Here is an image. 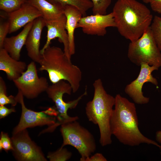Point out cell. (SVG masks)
Instances as JSON below:
<instances>
[{
	"instance_id": "6da1fadb",
	"label": "cell",
	"mask_w": 161,
	"mask_h": 161,
	"mask_svg": "<svg viewBox=\"0 0 161 161\" xmlns=\"http://www.w3.org/2000/svg\"><path fill=\"white\" fill-rule=\"evenodd\" d=\"M115 97L114 108L110 123L112 135L125 145L133 146L146 143L159 148L160 145L157 142L145 137L140 131L134 103L119 94Z\"/></svg>"
},
{
	"instance_id": "7a4b0ae2",
	"label": "cell",
	"mask_w": 161,
	"mask_h": 161,
	"mask_svg": "<svg viewBox=\"0 0 161 161\" xmlns=\"http://www.w3.org/2000/svg\"><path fill=\"white\" fill-rule=\"evenodd\" d=\"M112 13L115 27L121 35L130 42L143 34L153 18L149 9L136 0H117Z\"/></svg>"
},
{
	"instance_id": "3957f363",
	"label": "cell",
	"mask_w": 161,
	"mask_h": 161,
	"mask_svg": "<svg viewBox=\"0 0 161 161\" xmlns=\"http://www.w3.org/2000/svg\"><path fill=\"white\" fill-rule=\"evenodd\" d=\"M38 64L40 71H46L52 83L61 80L67 81L74 93L79 89L82 79L80 68L73 64L60 48L49 46L41 53Z\"/></svg>"
},
{
	"instance_id": "277c9868",
	"label": "cell",
	"mask_w": 161,
	"mask_h": 161,
	"mask_svg": "<svg viewBox=\"0 0 161 161\" xmlns=\"http://www.w3.org/2000/svg\"><path fill=\"white\" fill-rule=\"evenodd\" d=\"M93 99L86 104L85 112L89 121L98 126L101 145L104 146L112 143L110 126L111 119L115 103V97L107 93L102 80H95L93 84Z\"/></svg>"
},
{
	"instance_id": "5b68a950",
	"label": "cell",
	"mask_w": 161,
	"mask_h": 161,
	"mask_svg": "<svg viewBox=\"0 0 161 161\" xmlns=\"http://www.w3.org/2000/svg\"><path fill=\"white\" fill-rule=\"evenodd\" d=\"M127 56L131 62L138 66L145 63L158 68L161 66V52L150 26L139 38L130 42Z\"/></svg>"
},
{
	"instance_id": "8992f818",
	"label": "cell",
	"mask_w": 161,
	"mask_h": 161,
	"mask_svg": "<svg viewBox=\"0 0 161 161\" xmlns=\"http://www.w3.org/2000/svg\"><path fill=\"white\" fill-rule=\"evenodd\" d=\"M61 125L60 131L63 138L61 147L69 145L75 148L81 155L80 161H85L96 150L95 138L87 129L77 120Z\"/></svg>"
},
{
	"instance_id": "52a82bcc",
	"label": "cell",
	"mask_w": 161,
	"mask_h": 161,
	"mask_svg": "<svg viewBox=\"0 0 161 161\" xmlns=\"http://www.w3.org/2000/svg\"><path fill=\"white\" fill-rule=\"evenodd\" d=\"M49 98L55 103L58 113L57 122L58 126L77 120V116L70 117L67 114L69 109H74L78 105L82 97L87 94L86 87L84 93L77 99L68 102H65L63 99L64 94L70 95L72 92V87L70 84L64 80H60L49 85L46 92Z\"/></svg>"
},
{
	"instance_id": "ba28073f",
	"label": "cell",
	"mask_w": 161,
	"mask_h": 161,
	"mask_svg": "<svg viewBox=\"0 0 161 161\" xmlns=\"http://www.w3.org/2000/svg\"><path fill=\"white\" fill-rule=\"evenodd\" d=\"M24 96L19 90L16 96L18 102L21 106L22 112L20 120L18 125L13 130V134L28 128L38 126L47 125L50 126L47 129L51 131L56 127L55 119L52 116L57 114L56 110L49 108L45 111L36 112L27 109L25 106L24 100Z\"/></svg>"
},
{
	"instance_id": "9c48e42d",
	"label": "cell",
	"mask_w": 161,
	"mask_h": 161,
	"mask_svg": "<svg viewBox=\"0 0 161 161\" xmlns=\"http://www.w3.org/2000/svg\"><path fill=\"white\" fill-rule=\"evenodd\" d=\"M35 63L31 61L21 75L13 81L24 96L29 99L35 98L46 92L49 86L46 78L38 77Z\"/></svg>"
},
{
	"instance_id": "30bf717a",
	"label": "cell",
	"mask_w": 161,
	"mask_h": 161,
	"mask_svg": "<svg viewBox=\"0 0 161 161\" xmlns=\"http://www.w3.org/2000/svg\"><path fill=\"white\" fill-rule=\"evenodd\" d=\"M13 155L18 161H46L40 148L32 140L27 129L13 134Z\"/></svg>"
},
{
	"instance_id": "8fae6325",
	"label": "cell",
	"mask_w": 161,
	"mask_h": 161,
	"mask_svg": "<svg viewBox=\"0 0 161 161\" xmlns=\"http://www.w3.org/2000/svg\"><path fill=\"white\" fill-rule=\"evenodd\" d=\"M140 66V70L138 77L126 86L125 92L135 103L143 104L148 103L149 98L143 95L142 91L143 85L147 82H150L156 86L158 85L157 80L153 76L152 73L159 68L145 63L142 64Z\"/></svg>"
},
{
	"instance_id": "7c38bea8",
	"label": "cell",
	"mask_w": 161,
	"mask_h": 161,
	"mask_svg": "<svg viewBox=\"0 0 161 161\" xmlns=\"http://www.w3.org/2000/svg\"><path fill=\"white\" fill-rule=\"evenodd\" d=\"M116 27L112 12L108 14H97L82 16L79 21L77 28H80L83 32L88 35L104 36L106 32V28Z\"/></svg>"
},
{
	"instance_id": "4fadbf2b",
	"label": "cell",
	"mask_w": 161,
	"mask_h": 161,
	"mask_svg": "<svg viewBox=\"0 0 161 161\" xmlns=\"http://www.w3.org/2000/svg\"><path fill=\"white\" fill-rule=\"evenodd\" d=\"M46 27L47 29V40L42 48L40 50L41 53L50 45L51 41L58 38L60 42L64 45V51L67 57L71 60L69 53L68 35L66 30V18L64 14L54 19L45 20Z\"/></svg>"
},
{
	"instance_id": "5bb4252c",
	"label": "cell",
	"mask_w": 161,
	"mask_h": 161,
	"mask_svg": "<svg viewBox=\"0 0 161 161\" xmlns=\"http://www.w3.org/2000/svg\"><path fill=\"white\" fill-rule=\"evenodd\" d=\"M9 23V33L16 31L38 18L42 17L41 13L27 2L19 9L7 13Z\"/></svg>"
},
{
	"instance_id": "9a60e30c",
	"label": "cell",
	"mask_w": 161,
	"mask_h": 161,
	"mask_svg": "<svg viewBox=\"0 0 161 161\" xmlns=\"http://www.w3.org/2000/svg\"><path fill=\"white\" fill-rule=\"evenodd\" d=\"M45 26V20L42 17L35 19L25 44L28 57L32 61L38 63L42 57L39 49L41 35Z\"/></svg>"
},
{
	"instance_id": "2e32d148",
	"label": "cell",
	"mask_w": 161,
	"mask_h": 161,
	"mask_svg": "<svg viewBox=\"0 0 161 161\" xmlns=\"http://www.w3.org/2000/svg\"><path fill=\"white\" fill-rule=\"evenodd\" d=\"M26 68L25 62L14 59L4 48H0V70L5 73L9 80L18 78Z\"/></svg>"
},
{
	"instance_id": "e0dca14e",
	"label": "cell",
	"mask_w": 161,
	"mask_h": 161,
	"mask_svg": "<svg viewBox=\"0 0 161 161\" xmlns=\"http://www.w3.org/2000/svg\"><path fill=\"white\" fill-rule=\"evenodd\" d=\"M33 21L24 26L23 30L17 35L7 37L4 41L2 48L12 57L16 60H19L20 59L21 49L25 44L28 34L32 27Z\"/></svg>"
},
{
	"instance_id": "ac0fdd59",
	"label": "cell",
	"mask_w": 161,
	"mask_h": 161,
	"mask_svg": "<svg viewBox=\"0 0 161 161\" xmlns=\"http://www.w3.org/2000/svg\"><path fill=\"white\" fill-rule=\"evenodd\" d=\"M64 14L66 18V30L68 36L69 53L72 56L75 53L74 41L75 30L81 17L83 16L80 11L76 7L67 5L64 6Z\"/></svg>"
},
{
	"instance_id": "d6986e66",
	"label": "cell",
	"mask_w": 161,
	"mask_h": 161,
	"mask_svg": "<svg viewBox=\"0 0 161 161\" xmlns=\"http://www.w3.org/2000/svg\"><path fill=\"white\" fill-rule=\"evenodd\" d=\"M27 2L39 11L45 20L56 18L64 14V7L47 0H28Z\"/></svg>"
},
{
	"instance_id": "ffe728a7",
	"label": "cell",
	"mask_w": 161,
	"mask_h": 161,
	"mask_svg": "<svg viewBox=\"0 0 161 161\" xmlns=\"http://www.w3.org/2000/svg\"><path fill=\"white\" fill-rule=\"evenodd\" d=\"M54 4L62 6L67 5L73 6L77 8L81 13L83 16H85L87 11L92 8L93 5L90 0H47Z\"/></svg>"
},
{
	"instance_id": "44dd1931",
	"label": "cell",
	"mask_w": 161,
	"mask_h": 161,
	"mask_svg": "<svg viewBox=\"0 0 161 161\" xmlns=\"http://www.w3.org/2000/svg\"><path fill=\"white\" fill-rule=\"evenodd\" d=\"M18 102L16 97L7 95V87L3 78L0 77V105L11 104L12 106H16Z\"/></svg>"
},
{
	"instance_id": "7402d4cb",
	"label": "cell",
	"mask_w": 161,
	"mask_h": 161,
	"mask_svg": "<svg viewBox=\"0 0 161 161\" xmlns=\"http://www.w3.org/2000/svg\"><path fill=\"white\" fill-rule=\"evenodd\" d=\"M28 0H0V9L9 13L20 8Z\"/></svg>"
},
{
	"instance_id": "603a6c76",
	"label": "cell",
	"mask_w": 161,
	"mask_h": 161,
	"mask_svg": "<svg viewBox=\"0 0 161 161\" xmlns=\"http://www.w3.org/2000/svg\"><path fill=\"white\" fill-rule=\"evenodd\" d=\"M150 27L156 42L161 52V17L155 16Z\"/></svg>"
},
{
	"instance_id": "cb8c5ba5",
	"label": "cell",
	"mask_w": 161,
	"mask_h": 161,
	"mask_svg": "<svg viewBox=\"0 0 161 161\" xmlns=\"http://www.w3.org/2000/svg\"><path fill=\"white\" fill-rule=\"evenodd\" d=\"M72 155V153L63 147L55 151L49 153L47 157L51 161H65L69 160Z\"/></svg>"
},
{
	"instance_id": "d4e9b609",
	"label": "cell",
	"mask_w": 161,
	"mask_h": 161,
	"mask_svg": "<svg viewBox=\"0 0 161 161\" xmlns=\"http://www.w3.org/2000/svg\"><path fill=\"white\" fill-rule=\"evenodd\" d=\"M93 6L92 11L93 15L106 14L108 8L111 3V0H90Z\"/></svg>"
},
{
	"instance_id": "484cf974",
	"label": "cell",
	"mask_w": 161,
	"mask_h": 161,
	"mask_svg": "<svg viewBox=\"0 0 161 161\" xmlns=\"http://www.w3.org/2000/svg\"><path fill=\"white\" fill-rule=\"evenodd\" d=\"M3 149L6 151L13 149L11 139L8 134L1 132L0 135V149Z\"/></svg>"
},
{
	"instance_id": "4316f807",
	"label": "cell",
	"mask_w": 161,
	"mask_h": 161,
	"mask_svg": "<svg viewBox=\"0 0 161 161\" xmlns=\"http://www.w3.org/2000/svg\"><path fill=\"white\" fill-rule=\"evenodd\" d=\"M10 25L7 21L1 22L0 24V48H2L4 41L9 33Z\"/></svg>"
},
{
	"instance_id": "83f0119b",
	"label": "cell",
	"mask_w": 161,
	"mask_h": 161,
	"mask_svg": "<svg viewBox=\"0 0 161 161\" xmlns=\"http://www.w3.org/2000/svg\"><path fill=\"white\" fill-rule=\"evenodd\" d=\"M149 3L152 10L161 14V0H150Z\"/></svg>"
},
{
	"instance_id": "f1b7e54d",
	"label": "cell",
	"mask_w": 161,
	"mask_h": 161,
	"mask_svg": "<svg viewBox=\"0 0 161 161\" xmlns=\"http://www.w3.org/2000/svg\"><path fill=\"white\" fill-rule=\"evenodd\" d=\"M15 109L14 108H12L8 109L4 105L0 106V119L3 118L7 116L12 112H15Z\"/></svg>"
},
{
	"instance_id": "f546056e",
	"label": "cell",
	"mask_w": 161,
	"mask_h": 161,
	"mask_svg": "<svg viewBox=\"0 0 161 161\" xmlns=\"http://www.w3.org/2000/svg\"><path fill=\"white\" fill-rule=\"evenodd\" d=\"M106 158L103 155L100 153H97L87 158L85 161H106Z\"/></svg>"
},
{
	"instance_id": "4dcf8cb0",
	"label": "cell",
	"mask_w": 161,
	"mask_h": 161,
	"mask_svg": "<svg viewBox=\"0 0 161 161\" xmlns=\"http://www.w3.org/2000/svg\"><path fill=\"white\" fill-rule=\"evenodd\" d=\"M155 137L156 140L161 144V131H159L156 132Z\"/></svg>"
},
{
	"instance_id": "1f68e13d",
	"label": "cell",
	"mask_w": 161,
	"mask_h": 161,
	"mask_svg": "<svg viewBox=\"0 0 161 161\" xmlns=\"http://www.w3.org/2000/svg\"><path fill=\"white\" fill-rule=\"evenodd\" d=\"M144 2L146 3H149L150 0H141Z\"/></svg>"
},
{
	"instance_id": "d6a6232c",
	"label": "cell",
	"mask_w": 161,
	"mask_h": 161,
	"mask_svg": "<svg viewBox=\"0 0 161 161\" xmlns=\"http://www.w3.org/2000/svg\"><path fill=\"white\" fill-rule=\"evenodd\" d=\"M160 149V150H161V151H160V154H161V145H160V147L159 148Z\"/></svg>"
}]
</instances>
